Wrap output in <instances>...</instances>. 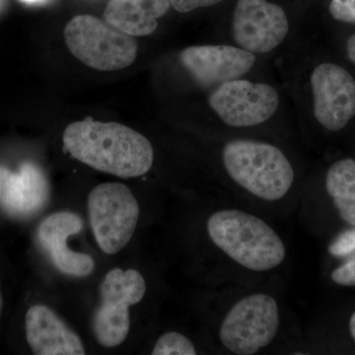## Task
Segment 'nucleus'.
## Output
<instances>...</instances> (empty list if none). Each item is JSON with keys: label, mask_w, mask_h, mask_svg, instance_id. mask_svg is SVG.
Listing matches in <instances>:
<instances>
[{"label": "nucleus", "mask_w": 355, "mask_h": 355, "mask_svg": "<svg viewBox=\"0 0 355 355\" xmlns=\"http://www.w3.org/2000/svg\"><path fill=\"white\" fill-rule=\"evenodd\" d=\"M2 0H0V3H1Z\"/></svg>", "instance_id": "26"}, {"label": "nucleus", "mask_w": 355, "mask_h": 355, "mask_svg": "<svg viewBox=\"0 0 355 355\" xmlns=\"http://www.w3.org/2000/svg\"><path fill=\"white\" fill-rule=\"evenodd\" d=\"M329 253L335 258H347L355 253V226L340 233L331 242L329 247Z\"/></svg>", "instance_id": "18"}, {"label": "nucleus", "mask_w": 355, "mask_h": 355, "mask_svg": "<svg viewBox=\"0 0 355 355\" xmlns=\"http://www.w3.org/2000/svg\"><path fill=\"white\" fill-rule=\"evenodd\" d=\"M211 241L238 265L268 272L286 259L279 235L260 217L237 209L219 210L207 220Z\"/></svg>", "instance_id": "2"}, {"label": "nucleus", "mask_w": 355, "mask_h": 355, "mask_svg": "<svg viewBox=\"0 0 355 355\" xmlns=\"http://www.w3.org/2000/svg\"><path fill=\"white\" fill-rule=\"evenodd\" d=\"M170 8V0H110L104 19L130 36H149L157 30L159 19Z\"/></svg>", "instance_id": "15"}, {"label": "nucleus", "mask_w": 355, "mask_h": 355, "mask_svg": "<svg viewBox=\"0 0 355 355\" xmlns=\"http://www.w3.org/2000/svg\"><path fill=\"white\" fill-rule=\"evenodd\" d=\"M207 105L211 113L228 128H253L279 114L282 95L268 81L245 76L222 83L209 91Z\"/></svg>", "instance_id": "4"}, {"label": "nucleus", "mask_w": 355, "mask_h": 355, "mask_svg": "<svg viewBox=\"0 0 355 355\" xmlns=\"http://www.w3.org/2000/svg\"><path fill=\"white\" fill-rule=\"evenodd\" d=\"M331 279L342 286H355V257L331 273Z\"/></svg>", "instance_id": "20"}, {"label": "nucleus", "mask_w": 355, "mask_h": 355, "mask_svg": "<svg viewBox=\"0 0 355 355\" xmlns=\"http://www.w3.org/2000/svg\"><path fill=\"white\" fill-rule=\"evenodd\" d=\"M151 354L195 355L197 354V349L187 336L177 331H169L159 338Z\"/></svg>", "instance_id": "17"}, {"label": "nucleus", "mask_w": 355, "mask_h": 355, "mask_svg": "<svg viewBox=\"0 0 355 355\" xmlns=\"http://www.w3.org/2000/svg\"><path fill=\"white\" fill-rule=\"evenodd\" d=\"M64 39L70 53L91 69L114 71L137 60L139 46L133 37L95 16L79 15L70 20Z\"/></svg>", "instance_id": "5"}, {"label": "nucleus", "mask_w": 355, "mask_h": 355, "mask_svg": "<svg viewBox=\"0 0 355 355\" xmlns=\"http://www.w3.org/2000/svg\"><path fill=\"white\" fill-rule=\"evenodd\" d=\"M222 164L228 176L248 193L268 202L286 197L295 179L286 154L261 140H229L222 148Z\"/></svg>", "instance_id": "3"}, {"label": "nucleus", "mask_w": 355, "mask_h": 355, "mask_svg": "<svg viewBox=\"0 0 355 355\" xmlns=\"http://www.w3.org/2000/svg\"><path fill=\"white\" fill-rule=\"evenodd\" d=\"M2 311H3V296H2L1 286H0V319H1Z\"/></svg>", "instance_id": "25"}, {"label": "nucleus", "mask_w": 355, "mask_h": 355, "mask_svg": "<svg viewBox=\"0 0 355 355\" xmlns=\"http://www.w3.org/2000/svg\"><path fill=\"white\" fill-rule=\"evenodd\" d=\"M329 11L338 22L355 25V0H331Z\"/></svg>", "instance_id": "19"}, {"label": "nucleus", "mask_w": 355, "mask_h": 355, "mask_svg": "<svg viewBox=\"0 0 355 355\" xmlns=\"http://www.w3.org/2000/svg\"><path fill=\"white\" fill-rule=\"evenodd\" d=\"M83 228L81 217L71 211L51 214L40 223L37 238L53 265L64 275L83 277L92 273L95 261L89 254L76 253L67 247V239Z\"/></svg>", "instance_id": "12"}, {"label": "nucleus", "mask_w": 355, "mask_h": 355, "mask_svg": "<svg viewBox=\"0 0 355 355\" xmlns=\"http://www.w3.org/2000/svg\"><path fill=\"white\" fill-rule=\"evenodd\" d=\"M50 184L35 163H22L18 171L0 166V207L9 216L25 218L38 214L48 203Z\"/></svg>", "instance_id": "13"}, {"label": "nucleus", "mask_w": 355, "mask_h": 355, "mask_svg": "<svg viewBox=\"0 0 355 355\" xmlns=\"http://www.w3.org/2000/svg\"><path fill=\"white\" fill-rule=\"evenodd\" d=\"M310 111L320 127L340 132L355 118V79L334 62H321L307 77Z\"/></svg>", "instance_id": "10"}, {"label": "nucleus", "mask_w": 355, "mask_h": 355, "mask_svg": "<svg viewBox=\"0 0 355 355\" xmlns=\"http://www.w3.org/2000/svg\"><path fill=\"white\" fill-rule=\"evenodd\" d=\"M225 0H170L171 7L179 13H189L200 8L217 6Z\"/></svg>", "instance_id": "21"}, {"label": "nucleus", "mask_w": 355, "mask_h": 355, "mask_svg": "<svg viewBox=\"0 0 355 355\" xmlns=\"http://www.w3.org/2000/svg\"><path fill=\"white\" fill-rule=\"evenodd\" d=\"M286 9L270 0H237L230 21L231 44L259 58L275 55L291 41Z\"/></svg>", "instance_id": "6"}, {"label": "nucleus", "mask_w": 355, "mask_h": 355, "mask_svg": "<svg viewBox=\"0 0 355 355\" xmlns=\"http://www.w3.org/2000/svg\"><path fill=\"white\" fill-rule=\"evenodd\" d=\"M62 139L72 157L114 176H142L153 165L150 141L137 130L114 121L90 118L74 121L65 128Z\"/></svg>", "instance_id": "1"}, {"label": "nucleus", "mask_w": 355, "mask_h": 355, "mask_svg": "<svg viewBox=\"0 0 355 355\" xmlns=\"http://www.w3.org/2000/svg\"><path fill=\"white\" fill-rule=\"evenodd\" d=\"M345 51H347V58L355 65V34H352L347 39Z\"/></svg>", "instance_id": "22"}, {"label": "nucleus", "mask_w": 355, "mask_h": 355, "mask_svg": "<svg viewBox=\"0 0 355 355\" xmlns=\"http://www.w3.org/2000/svg\"><path fill=\"white\" fill-rule=\"evenodd\" d=\"M91 228L107 254L121 252L132 239L139 218V205L132 191L121 183L99 184L88 197Z\"/></svg>", "instance_id": "7"}, {"label": "nucleus", "mask_w": 355, "mask_h": 355, "mask_svg": "<svg viewBox=\"0 0 355 355\" xmlns=\"http://www.w3.org/2000/svg\"><path fill=\"white\" fill-rule=\"evenodd\" d=\"M279 327L275 299L268 294H252L228 311L219 329V340L232 354L251 355L272 342Z\"/></svg>", "instance_id": "8"}, {"label": "nucleus", "mask_w": 355, "mask_h": 355, "mask_svg": "<svg viewBox=\"0 0 355 355\" xmlns=\"http://www.w3.org/2000/svg\"><path fill=\"white\" fill-rule=\"evenodd\" d=\"M146 284L135 270L114 268L100 286L101 302L93 317V331L97 342L114 347L125 342L130 328V307L144 299Z\"/></svg>", "instance_id": "9"}, {"label": "nucleus", "mask_w": 355, "mask_h": 355, "mask_svg": "<svg viewBox=\"0 0 355 355\" xmlns=\"http://www.w3.org/2000/svg\"><path fill=\"white\" fill-rule=\"evenodd\" d=\"M326 190L340 218L355 226V160L345 158L336 161L326 175Z\"/></svg>", "instance_id": "16"}, {"label": "nucleus", "mask_w": 355, "mask_h": 355, "mask_svg": "<svg viewBox=\"0 0 355 355\" xmlns=\"http://www.w3.org/2000/svg\"><path fill=\"white\" fill-rule=\"evenodd\" d=\"M179 62L198 87L209 91L233 79L251 76L261 58L231 43L205 44L184 49Z\"/></svg>", "instance_id": "11"}, {"label": "nucleus", "mask_w": 355, "mask_h": 355, "mask_svg": "<svg viewBox=\"0 0 355 355\" xmlns=\"http://www.w3.org/2000/svg\"><path fill=\"white\" fill-rule=\"evenodd\" d=\"M26 338L37 355H84L83 340L46 305H34L25 317Z\"/></svg>", "instance_id": "14"}, {"label": "nucleus", "mask_w": 355, "mask_h": 355, "mask_svg": "<svg viewBox=\"0 0 355 355\" xmlns=\"http://www.w3.org/2000/svg\"><path fill=\"white\" fill-rule=\"evenodd\" d=\"M349 327L350 335H352L355 342V311L352 317H350Z\"/></svg>", "instance_id": "23"}, {"label": "nucleus", "mask_w": 355, "mask_h": 355, "mask_svg": "<svg viewBox=\"0 0 355 355\" xmlns=\"http://www.w3.org/2000/svg\"><path fill=\"white\" fill-rule=\"evenodd\" d=\"M21 1L27 4H44L46 3L49 0H21Z\"/></svg>", "instance_id": "24"}]
</instances>
